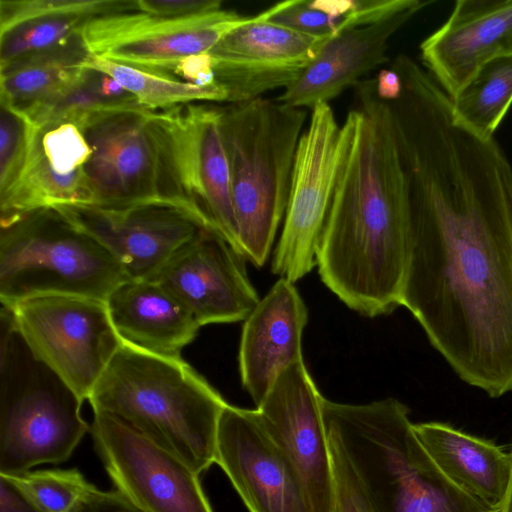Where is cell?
Returning <instances> with one entry per match:
<instances>
[{"label":"cell","instance_id":"5bb4252c","mask_svg":"<svg viewBox=\"0 0 512 512\" xmlns=\"http://www.w3.org/2000/svg\"><path fill=\"white\" fill-rule=\"evenodd\" d=\"M95 449L116 490L143 512H214L199 474L113 414L94 410Z\"/></svg>","mask_w":512,"mask_h":512},{"label":"cell","instance_id":"cb8c5ba5","mask_svg":"<svg viewBox=\"0 0 512 512\" xmlns=\"http://www.w3.org/2000/svg\"><path fill=\"white\" fill-rule=\"evenodd\" d=\"M414 430L446 477L473 497L500 509L509 486L511 454L446 423H417Z\"/></svg>","mask_w":512,"mask_h":512},{"label":"cell","instance_id":"f546056e","mask_svg":"<svg viewBox=\"0 0 512 512\" xmlns=\"http://www.w3.org/2000/svg\"><path fill=\"white\" fill-rule=\"evenodd\" d=\"M36 123L23 111L1 102L0 197L17 183L29 159Z\"/></svg>","mask_w":512,"mask_h":512},{"label":"cell","instance_id":"8992f818","mask_svg":"<svg viewBox=\"0 0 512 512\" xmlns=\"http://www.w3.org/2000/svg\"><path fill=\"white\" fill-rule=\"evenodd\" d=\"M82 400L30 350L12 310L0 312V474L67 460L87 431Z\"/></svg>","mask_w":512,"mask_h":512},{"label":"cell","instance_id":"83f0119b","mask_svg":"<svg viewBox=\"0 0 512 512\" xmlns=\"http://www.w3.org/2000/svg\"><path fill=\"white\" fill-rule=\"evenodd\" d=\"M91 18L75 14L48 15L0 35V68L70 41Z\"/></svg>","mask_w":512,"mask_h":512},{"label":"cell","instance_id":"2e32d148","mask_svg":"<svg viewBox=\"0 0 512 512\" xmlns=\"http://www.w3.org/2000/svg\"><path fill=\"white\" fill-rule=\"evenodd\" d=\"M329 37L302 34L270 22L265 10L249 16L209 52L216 80L227 92V103H243L277 88L286 89Z\"/></svg>","mask_w":512,"mask_h":512},{"label":"cell","instance_id":"7a4b0ae2","mask_svg":"<svg viewBox=\"0 0 512 512\" xmlns=\"http://www.w3.org/2000/svg\"><path fill=\"white\" fill-rule=\"evenodd\" d=\"M341 158L318 245L322 282L367 317L400 306L409 230L408 187L391 108L375 79L355 85Z\"/></svg>","mask_w":512,"mask_h":512},{"label":"cell","instance_id":"4316f807","mask_svg":"<svg viewBox=\"0 0 512 512\" xmlns=\"http://www.w3.org/2000/svg\"><path fill=\"white\" fill-rule=\"evenodd\" d=\"M450 100L461 122L494 136L512 104V55L499 54L487 61Z\"/></svg>","mask_w":512,"mask_h":512},{"label":"cell","instance_id":"6da1fadb","mask_svg":"<svg viewBox=\"0 0 512 512\" xmlns=\"http://www.w3.org/2000/svg\"><path fill=\"white\" fill-rule=\"evenodd\" d=\"M409 198L400 306L459 378L512 391V165L434 83L391 105Z\"/></svg>","mask_w":512,"mask_h":512},{"label":"cell","instance_id":"d6986e66","mask_svg":"<svg viewBox=\"0 0 512 512\" xmlns=\"http://www.w3.org/2000/svg\"><path fill=\"white\" fill-rule=\"evenodd\" d=\"M323 400L301 360L281 372L256 406L262 424L298 470L314 512L333 510V476Z\"/></svg>","mask_w":512,"mask_h":512},{"label":"cell","instance_id":"d4e9b609","mask_svg":"<svg viewBox=\"0 0 512 512\" xmlns=\"http://www.w3.org/2000/svg\"><path fill=\"white\" fill-rule=\"evenodd\" d=\"M79 35L52 49L0 68L1 102L25 110L51 101L80 83L88 69Z\"/></svg>","mask_w":512,"mask_h":512},{"label":"cell","instance_id":"9a60e30c","mask_svg":"<svg viewBox=\"0 0 512 512\" xmlns=\"http://www.w3.org/2000/svg\"><path fill=\"white\" fill-rule=\"evenodd\" d=\"M215 464L249 512H314L304 482L255 410L228 404L219 419Z\"/></svg>","mask_w":512,"mask_h":512},{"label":"cell","instance_id":"1f68e13d","mask_svg":"<svg viewBox=\"0 0 512 512\" xmlns=\"http://www.w3.org/2000/svg\"><path fill=\"white\" fill-rule=\"evenodd\" d=\"M265 11L268 21L315 37L332 36L343 23L327 10L324 0L283 1Z\"/></svg>","mask_w":512,"mask_h":512},{"label":"cell","instance_id":"5b68a950","mask_svg":"<svg viewBox=\"0 0 512 512\" xmlns=\"http://www.w3.org/2000/svg\"><path fill=\"white\" fill-rule=\"evenodd\" d=\"M307 115L263 97L222 107L240 250L256 267L266 263L284 219Z\"/></svg>","mask_w":512,"mask_h":512},{"label":"cell","instance_id":"f1b7e54d","mask_svg":"<svg viewBox=\"0 0 512 512\" xmlns=\"http://www.w3.org/2000/svg\"><path fill=\"white\" fill-rule=\"evenodd\" d=\"M6 476L44 512H70L91 485L77 469L29 470Z\"/></svg>","mask_w":512,"mask_h":512},{"label":"cell","instance_id":"3957f363","mask_svg":"<svg viewBox=\"0 0 512 512\" xmlns=\"http://www.w3.org/2000/svg\"><path fill=\"white\" fill-rule=\"evenodd\" d=\"M327 432L342 447L375 512H499L455 485L418 439L395 398L344 404L324 398Z\"/></svg>","mask_w":512,"mask_h":512},{"label":"cell","instance_id":"484cf974","mask_svg":"<svg viewBox=\"0 0 512 512\" xmlns=\"http://www.w3.org/2000/svg\"><path fill=\"white\" fill-rule=\"evenodd\" d=\"M82 65L113 77L148 110L195 102H227V92L221 85L203 87L165 73L139 69L89 53Z\"/></svg>","mask_w":512,"mask_h":512},{"label":"cell","instance_id":"8d00e7d4","mask_svg":"<svg viewBox=\"0 0 512 512\" xmlns=\"http://www.w3.org/2000/svg\"><path fill=\"white\" fill-rule=\"evenodd\" d=\"M0 512H44L8 476L0 474Z\"/></svg>","mask_w":512,"mask_h":512},{"label":"cell","instance_id":"e0dca14e","mask_svg":"<svg viewBox=\"0 0 512 512\" xmlns=\"http://www.w3.org/2000/svg\"><path fill=\"white\" fill-rule=\"evenodd\" d=\"M55 209L100 242L129 279H151L207 227L190 211L169 202L124 208L75 204Z\"/></svg>","mask_w":512,"mask_h":512},{"label":"cell","instance_id":"e575fe53","mask_svg":"<svg viewBox=\"0 0 512 512\" xmlns=\"http://www.w3.org/2000/svg\"><path fill=\"white\" fill-rule=\"evenodd\" d=\"M70 512H143L120 491H102L92 484Z\"/></svg>","mask_w":512,"mask_h":512},{"label":"cell","instance_id":"277c9868","mask_svg":"<svg viewBox=\"0 0 512 512\" xmlns=\"http://www.w3.org/2000/svg\"><path fill=\"white\" fill-rule=\"evenodd\" d=\"M88 400L93 411L120 418L199 475L215 463L219 419L228 403L181 357L122 343Z\"/></svg>","mask_w":512,"mask_h":512},{"label":"cell","instance_id":"7c38bea8","mask_svg":"<svg viewBox=\"0 0 512 512\" xmlns=\"http://www.w3.org/2000/svg\"><path fill=\"white\" fill-rule=\"evenodd\" d=\"M78 126L91 148L85 171L92 205L124 208L172 203L165 193L160 148L150 110H109Z\"/></svg>","mask_w":512,"mask_h":512},{"label":"cell","instance_id":"8fae6325","mask_svg":"<svg viewBox=\"0 0 512 512\" xmlns=\"http://www.w3.org/2000/svg\"><path fill=\"white\" fill-rule=\"evenodd\" d=\"M342 127L329 103L311 109L300 138L284 224L271 271L292 283L316 266L341 158Z\"/></svg>","mask_w":512,"mask_h":512},{"label":"cell","instance_id":"d6a6232c","mask_svg":"<svg viewBox=\"0 0 512 512\" xmlns=\"http://www.w3.org/2000/svg\"><path fill=\"white\" fill-rule=\"evenodd\" d=\"M327 434L333 476L332 512H375L339 442Z\"/></svg>","mask_w":512,"mask_h":512},{"label":"cell","instance_id":"f35d334b","mask_svg":"<svg viewBox=\"0 0 512 512\" xmlns=\"http://www.w3.org/2000/svg\"><path fill=\"white\" fill-rule=\"evenodd\" d=\"M511 459H512V453ZM500 512H512V468H511V475H510V481L509 486L507 490L506 497L500 507Z\"/></svg>","mask_w":512,"mask_h":512},{"label":"cell","instance_id":"603a6c76","mask_svg":"<svg viewBox=\"0 0 512 512\" xmlns=\"http://www.w3.org/2000/svg\"><path fill=\"white\" fill-rule=\"evenodd\" d=\"M113 327L123 344L179 358L194 340L199 324L182 302L152 279H128L106 300Z\"/></svg>","mask_w":512,"mask_h":512},{"label":"cell","instance_id":"7402d4cb","mask_svg":"<svg viewBox=\"0 0 512 512\" xmlns=\"http://www.w3.org/2000/svg\"><path fill=\"white\" fill-rule=\"evenodd\" d=\"M308 310L294 283L279 278L244 320L239 371L244 389L257 406L277 377L303 360L302 334Z\"/></svg>","mask_w":512,"mask_h":512},{"label":"cell","instance_id":"d590c367","mask_svg":"<svg viewBox=\"0 0 512 512\" xmlns=\"http://www.w3.org/2000/svg\"><path fill=\"white\" fill-rule=\"evenodd\" d=\"M171 72L179 79L195 85L203 87L220 85L216 80L209 52L182 60Z\"/></svg>","mask_w":512,"mask_h":512},{"label":"cell","instance_id":"836d02e7","mask_svg":"<svg viewBox=\"0 0 512 512\" xmlns=\"http://www.w3.org/2000/svg\"><path fill=\"white\" fill-rule=\"evenodd\" d=\"M222 8L218 0H136L134 10L168 17H183Z\"/></svg>","mask_w":512,"mask_h":512},{"label":"cell","instance_id":"ffe728a7","mask_svg":"<svg viewBox=\"0 0 512 512\" xmlns=\"http://www.w3.org/2000/svg\"><path fill=\"white\" fill-rule=\"evenodd\" d=\"M36 125L21 177L0 197L2 226L42 209L93 204L85 171L91 148L81 128L71 121Z\"/></svg>","mask_w":512,"mask_h":512},{"label":"cell","instance_id":"9c48e42d","mask_svg":"<svg viewBox=\"0 0 512 512\" xmlns=\"http://www.w3.org/2000/svg\"><path fill=\"white\" fill-rule=\"evenodd\" d=\"M9 308L34 355L82 400H88L122 345L106 302L81 296L43 295Z\"/></svg>","mask_w":512,"mask_h":512},{"label":"cell","instance_id":"4dcf8cb0","mask_svg":"<svg viewBox=\"0 0 512 512\" xmlns=\"http://www.w3.org/2000/svg\"><path fill=\"white\" fill-rule=\"evenodd\" d=\"M132 9V0H1L0 35L13 28L48 15L75 14L95 17Z\"/></svg>","mask_w":512,"mask_h":512},{"label":"cell","instance_id":"44dd1931","mask_svg":"<svg viewBox=\"0 0 512 512\" xmlns=\"http://www.w3.org/2000/svg\"><path fill=\"white\" fill-rule=\"evenodd\" d=\"M512 36V0H458L448 19L420 44L423 68L450 97Z\"/></svg>","mask_w":512,"mask_h":512},{"label":"cell","instance_id":"52a82bcc","mask_svg":"<svg viewBox=\"0 0 512 512\" xmlns=\"http://www.w3.org/2000/svg\"><path fill=\"white\" fill-rule=\"evenodd\" d=\"M128 279L100 242L55 208L34 211L1 227V305L43 295L106 302Z\"/></svg>","mask_w":512,"mask_h":512},{"label":"cell","instance_id":"ab89813d","mask_svg":"<svg viewBox=\"0 0 512 512\" xmlns=\"http://www.w3.org/2000/svg\"><path fill=\"white\" fill-rule=\"evenodd\" d=\"M511 54L512 55V36L508 39L505 48L502 54Z\"/></svg>","mask_w":512,"mask_h":512},{"label":"cell","instance_id":"30bf717a","mask_svg":"<svg viewBox=\"0 0 512 512\" xmlns=\"http://www.w3.org/2000/svg\"><path fill=\"white\" fill-rule=\"evenodd\" d=\"M248 18L223 8L183 17L114 11L91 18L78 35L89 54L169 75L182 60L210 52Z\"/></svg>","mask_w":512,"mask_h":512},{"label":"cell","instance_id":"ba28073f","mask_svg":"<svg viewBox=\"0 0 512 512\" xmlns=\"http://www.w3.org/2000/svg\"><path fill=\"white\" fill-rule=\"evenodd\" d=\"M150 116L167 199L190 211L241 253L221 130L222 107L195 102L150 110Z\"/></svg>","mask_w":512,"mask_h":512},{"label":"cell","instance_id":"74e56055","mask_svg":"<svg viewBox=\"0 0 512 512\" xmlns=\"http://www.w3.org/2000/svg\"><path fill=\"white\" fill-rule=\"evenodd\" d=\"M376 94L385 102H393L400 98L403 84L400 75L394 69H381L375 78Z\"/></svg>","mask_w":512,"mask_h":512},{"label":"cell","instance_id":"ac0fdd59","mask_svg":"<svg viewBox=\"0 0 512 512\" xmlns=\"http://www.w3.org/2000/svg\"><path fill=\"white\" fill-rule=\"evenodd\" d=\"M245 257L204 227L151 279L172 292L199 326L245 320L259 303Z\"/></svg>","mask_w":512,"mask_h":512},{"label":"cell","instance_id":"4fadbf2b","mask_svg":"<svg viewBox=\"0 0 512 512\" xmlns=\"http://www.w3.org/2000/svg\"><path fill=\"white\" fill-rule=\"evenodd\" d=\"M432 3L425 0H357L354 11L276 100L306 110L329 103L345 89L359 83L369 71L385 63L392 36Z\"/></svg>","mask_w":512,"mask_h":512}]
</instances>
